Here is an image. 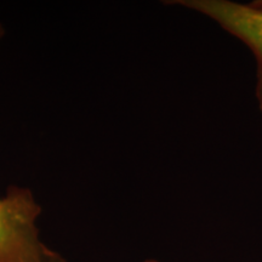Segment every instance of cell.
I'll list each match as a JSON object with an SVG mask.
<instances>
[{
  "mask_svg": "<svg viewBox=\"0 0 262 262\" xmlns=\"http://www.w3.org/2000/svg\"><path fill=\"white\" fill-rule=\"evenodd\" d=\"M41 206L28 188L12 186L0 196V262H66L41 241Z\"/></svg>",
  "mask_w": 262,
  "mask_h": 262,
  "instance_id": "obj_1",
  "label": "cell"
},
{
  "mask_svg": "<svg viewBox=\"0 0 262 262\" xmlns=\"http://www.w3.org/2000/svg\"><path fill=\"white\" fill-rule=\"evenodd\" d=\"M168 4L189 9L205 17L242 41L254 55L256 62L255 96L262 112V4H250L232 0H173Z\"/></svg>",
  "mask_w": 262,
  "mask_h": 262,
  "instance_id": "obj_2",
  "label": "cell"
},
{
  "mask_svg": "<svg viewBox=\"0 0 262 262\" xmlns=\"http://www.w3.org/2000/svg\"><path fill=\"white\" fill-rule=\"evenodd\" d=\"M3 33H4V32H3V28H2V26H0V38L3 37Z\"/></svg>",
  "mask_w": 262,
  "mask_h": 262,
  "instance_id": "obj_4",
  "label": "cell"
},
{
  "mask_svg": "<svg viewBox=\"0 0 262 262\" xmlns=\"http://www.w3.org/2000/svg\"><path fill=\"white\" fill-rule=\"evenodd\" d=\"M142 262H159V261L153 260V258H148V260H145V261H142Z\"/></svg>",
  "mask_w": 262,
  "mask_h": 262,
  "instance_id": "obj_3",
  "label": "cell"
}]
</instances>
